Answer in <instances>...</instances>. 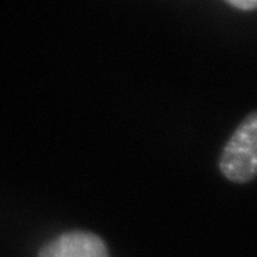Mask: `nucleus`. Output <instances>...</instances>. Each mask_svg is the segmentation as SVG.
Instances as JSON below:
<instances>
[{
    "mask_svg": "<svg viewBox=\"0 0 257 257\" xmlns=\"http://www.w3.org/2000/svg\"><path fill=\"white\" fill-rule=\"evenodd\" d=\"M227 4L246 11V10H253L257 8V0H227Z\"/></svg>",
    "mask_w": 257,
    "mask_h": 257,
    "instance_id": "nucleus-3",
    "label": "nucleus"
},
{
    "mask_svg": "<svg viewBox=\"0 0 257 257\" xmlns=\"http://www.w3.org/2000/svg\"><path fill=\"white\" fill-rule=\"evenodd\" d=\"M223 175L236 184L257 176V110L250 112L231 135L219 159Z\"/></svg>",
    "mask_w": 257,
    "mask_h": 257,
    "instance_id": "nucleus-1",
    "label": "nucleus"
},
{
    "mask_svg": "<svg viewBox=\"0 0 257 257\" xmlns=\"http://www.w3.org/2000/svg\"><path fill=\"white\" fill-rule=\"evenodd\" d=\"M38 257H110L98 234L83 230L64 232L42 246Z\"/></svg>",
    "mask_w": 257,
    "mask_h": 257,
    "instance_id": "nucleus-2",
    "label": "nucleus"
}]
</instances>
